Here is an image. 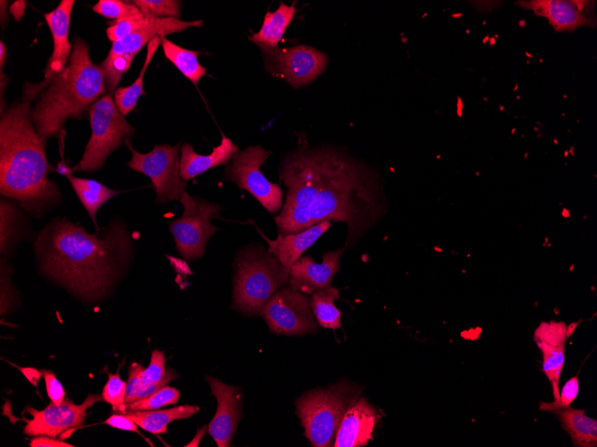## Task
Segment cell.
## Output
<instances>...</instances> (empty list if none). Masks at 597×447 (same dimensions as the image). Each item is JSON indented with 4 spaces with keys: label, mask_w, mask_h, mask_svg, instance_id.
Listing matches in <instances>:
<instances>
[{
    "label": "cell",
    "mask_w": 597,
    "mask_h": 447,
    "mask_svg": "<svg viewBox=\"0 0 597 447\" xmlns=\"http://www.w3.org/2000/svg\"><path fill=\"white\" fill-rule=\"evenodd\" d=\"M579 393L578 375L570 377L559 389V399L558 401L540 403L539 409L542 411L553 412L559 409H564L571 405Z\"/></svg>",
    "instance_id": "36"
},
{
    "label": "cell",
    "mask_w": 597,
    "mask_h": 447,
    "mask_svg": "<svg viewBox=\"0 0 597 447\" xmlns=\"http://www.w3.org/2000/svg\"><path fill=\"white\" fill-rule=\"evenodd\" d=\"M21 207L12 199L0 201V251L7 254L22 237L28 235L29 223Z\"/></svg>",
    "instance_id": "25"
},
{
    "label": "cell",
    "mask_w": 597,
    "mask_h": 447,
    "mask_svg": "<svg viewBox=\"0 0 597 447\" xmlns=\"http://www.w3.org/2000/svg\"><path fill=\"white\" fill-rule=\"evenodd\" d=\"M161 46L165 57L189 80L198 87L206 76V68L198 62L200 52L183 48L165 37H162Z\"/></svg>",
    "instance_id": "28"
},
{
    "label": "cell",
    "mask_w": 597,
    "mask_h": 447,
    "mask_svg": "<svg viewBox=\"0 0 597 447\" xmlns=\"http://www.w3.org/2000/svg\"><path fill=\"white\" fill-rule=\"evenodd\" d=\"M221 135V143L214 147L209 154L202 155L197 153L193 149V145L189 143L181 145L180 175L184 181L187 182L212 168L227 165L239 153L238 145L223 132Z\"/></svg>",
    "instance_id": "22"
},
{
    "label": "cell",
    "mask_w": 597,
    "mask_h": 447,
    "mask_svg": "<svg viewBox=\"0 0 597 447\" xmlns=\"http://www.w3.org/2000/svg\"><path fill=\"white\" fill-rule=\"evenodd\" d=\"M153 19L139 14L121 21H113L106 29V36L112 43H114L147 26Z\"/></svg>",
    "instance_id": "34"
},
{
    "label": "cell",
    "mask_w": 597,
    "mask_h": 447,
    "mask_svg": "<svg viewBox=\"0 0 597 447\" xmlns=\"http://www.w3.org/2000/svg\"><path fill=\"white\" fill-rule=\"evenodd\" d=\"M124 144L131 152L127 166L151 179L156 195L155 203L179 201L187 185L180 175V144L157 145L146 153L135 150L129 138L124 140Z\"/></svg>",
    "instance_id": "9"
},
{
    "label": "cell",
    "mask_w": 597,
    "mask_h": 447,
    "mask_svg": "<svg viewBox=\"0 0 597 447\" xmlns=\"http://www.w3.org/2000/svg\"><path fill=\"white\" fill-rule=\"evenodd\" d=\"M24 9H25V2L18 1L15 2V4H13L11 6V12L15 16L17 20H19L24 13Z\"/></svg>",
    "instance_id": "44"
},
{
    "label": "cell",
    "mask_w": 597,
    "mask_h": 447,
    "mask_svg": "<svg viewBox=\"0 0 597 447\" xmlns=\"http://www.w3.org/2000/svg\"><path fill=\"white\" fill-rule=\"evenodd\" d=\"M161 39L162 37L157 36L147 44L145 62L136 80L131 85L118 87L114 92L115 103L123 116L134 110L140 95H146L143 87L144 76L158 46H161Z\"/></svg>",
    "instance_id": "29"
},
{
    "label": "cell",
    "mask_w": 597,
    "mask_h": 447,
    "mask_svg": "<svg viewBox=\"0 0 597 447\" xmlns=\"http://www.w3.org/2000/svg\"><path fill=\"white\" fill-rule=\"evenodd\" d=\"M296 12L295 3L287 5L282 2L274 12H267L260 29L248 37V40L257 45L260 49L277 47L287 27Z\"/></svg>",
    "instance_id": "26"
},
{
    "label": "cell",
    "mask_w": 597,
    "mask_h": 447,
    "mask_svg": "<svg viewBox=\"0 0 597 447\" xmlns=\"http://www.w3.org/2000/svg\"><path fill=\"white\" fill-rule=\"evenodd\" d=\"M61 173L67 178L77 197L88 213L95 228L98 229L100 228L97 221L98 210L110 199L122 192L114 190L94 179L73 177L66 167L63 168Z\"/></svg>",
    "instance_id": "23"
},
{
    "label": "cell",
    "mask_w": 597,
    "mask_h": 447,
    "mask_svg": "<svg viewBox=\"0 0 597 447\" xmlns=\"http://www.w3.org/2000/svg\"><path fill=\"white\" fill-rule=\"evenodd\" d=\"M74 4V0H62L56 8L44 14L53 37V52L44 70V79L39 83L27 82L24 85L23 97L25 101L29 102L34 99L66 68L67 62L71 54L69 29Z\"/></svg>",
    "instance_id": "14"
},
{
    "label": "cell",
    "mask_w": 597,
    "mask_h": 447,
    "mask_svg": "<svg viewBox=\"0 0 597 447\" xmlns=\"http://www.w3.org/2000/svg\"><path fill=\"white\" fill-rule=\"evenodd\" d=\"M361 392L357 385L341 380L326 388L308 391L296 401V413L313 446H333L344 414Z\"/></svg>",
    "instance_id": "6"
},
{
    "label": "cell",
    "mask_w": 597,
    "mask_h": 447,
    "mask_svg": "<svg viewBox=\"0 0 597 447\" xmlns=\"http://www.w3.org/2000/svg\"><path fill=\"white\" fill-rule=\"evenodd\" d=\"M91 136L80 161L71 171L100 170L108 155L121 147L135 128L125 120L110 94L102 95L88 109Z\"/></svg>",
    "instance_id": "7"
},
{
    "label": "cell",
    "mask_w": 597,
    "mask_h": 447,
    "mask_svg": "<svg viewBox=\"0 0 597 447\" xmlns=\"http://www.w3.org/2000/svg\"><path fill=\"white\" fill-rule=\"evenodd\" d=\"M7 58V50L6 46L3 43V41L0 42V65H1V70L4 67V62H6Z\"/></svg>",
    "instance_id": "46"
},
{
    "label": "cell",
    "mask_w": 597,
    "mask_h": 447,
    "mask_svg": "<svg viewBox=\"0 0 597 447\" xmlns=\"http://www.w3.org/2000/svg\"><path fill=\"white\" fill-rule=\"evenodd\" d=\"M331 220H324L300 232L280 234L270 240L256 227L258 233L268 244V252L288 269L300 258L301 254L313 245L331 227Z\"/></svg>",
    "instance_id": "21"
},
{
    "label": "cell",
    "mask_w": 597,
    "mask_h": 447,
    "mask_svg": "<svg viewBox=\"0 0 597 447\" xmlns=\"http://www.w3.org/2000/svg\"><path fill=\"white\" fill-rule=\"evenodd\" d=\"M6 265L1 263V313H8L14 305V293Z\"/></svg>",
    "instance_id": "39"
},
{
    "label": "cell",
    "mask_w": 597,
    "mask_h": 447,
    "mask_svg": "<svg viewBox=\"0 0 597 447\" xmlns=\"http://www.w3.org/2000/svg\"><path fill=\"white\" fill-rule=\"evenodd\" d=\"M212 393L217 400L214 417L208 426V433L217 446H230L237 426L242 416V394L240 391L223 381L206 377Z\"/></svg>",
    "instance_id": "18"
},
{
    "label": "cell",
    "mask_w": 597,
    "mask_h": 447,
    "mask_svg": "<svg viewBox=\"0 0 597 447\" xmlns=\"http://www.w3.org/2000/svg\"><path fill=\"white\" fill-rule=\"evenodd\" d=\"M19 369L22 372L25 377L35 386H37L38 382L42 376V371H38L36 368H20Z\"/></svg>",
    "instance_id": "43"
},
{
    "label": "cell",
    "mask_w": 597,
    "mask_h": 447,
    "mask_svg": "<svg viewBox=\"0 0 597 447\" xmlns=\"http://www.w3.org/2000/svg\"><path fill=\"white\" fill-rule=\"evenodd\" d=\"M199 410L198 406L182 405L166 410H134L122 411L130 418L137 426L142 429L154 434H165L167 425L178 419L189 418Z\"/></svg>",
    "instance_id": "27"
},
{
    "label": "cell",
    "mask_w": 597,
    "mask_h": 447,
    "mask_svg": "<svg viewBox=\"0 0 597 447\" xmlns=\"http://www.w3.org/2000/svg\"><path fill=\"white\" fill-rule=\"evenodd\" d=\"M260 314L270 331L277 335H301L318 330L309 298L291 287L278 290Z\"/></svg>",
    "instance_id": "13"
},
{
    "label": "cell",
    "mask_w": 597,
    "mask_h": 447,
    "mask_svg": "<svg viewBox=\"0 0 597 447\" xmlns=\"http://www.w3.org/2000/svg\"><path fill=\"white\" fill-rule=\"evenodd\" d=\"M31 447H73L74 445L65 443L62 440H56L51 436H39L31 439L29 443Z\"/></svg>",
    "instance_id": "42"
},
{
    "label": "cell",
    "mask_w": 597,
    "mask_h": 447,
    "mask_svg": "<svg viewBox=\"0 0 597 447\" xmlns=\"http://www.w3.org/2000/svg\"><path fill=\"white\" fill-rule=\"evenodd\" d=\"M272 154L260 145H250L239 152L226 165L225 178L247 190L269 212L274 213L283 204L281 186L268 180L260 167Z\"/></svg>",
    "instance_id": "11"
},
{
    "label": "cell",
    "mask_w": 597,
    "mask_h": 447,
    "mask_svg": "<svg viewBox=\"0 0 597 447\" xmlns=\"http://www.w3.org/2000/svg\"><path fill=\"white\" fill-rule=\"evenodd\" d=\"M179 202L183 205V213L171 221L169 229L178 252L186 260H197L204 254L207 242L218 230L211 220L220 218L218 212L223 207L186 191Z\"/></svg>",
    "instance_id": "8"
},
{
    "label": "cell",
    "mask_w": 597,
    "mask_h": 447,
    "mask_svg": "<svg viewBox=\"0 0 597 447\" xmlns=\"http://www.w3.org/2000/svg\"><path fill=\"white\" fill-rule=\"evenodd\" d=\"M46 141L33 125L28 101L17 102L1 114L0 193L36 218L62 199L57 185L48 178L55 170L46 156Z\"/></svg>",
    "instance_id": "3"
},
{
    "label": "cell",
    "mask_w": 597,
    "mask_h": 447,
    "mask_svg": "<svg viewBox=\"0 0 597 447\" xmlns=\"http://www.w3.org/2000/svg\"><path fill=\"white\" fill-rule=\"evenodd\" d=\"M203 21H181L176 18H154L147 26L134 31L122 40L112 44L111 49L100 64L103 70L106 89L113 93L117 88L122 75L140 51L156 37L181 32L190 27H200Z\"/></svg>",
    "instance_id": "10"
},
{
    "label": "cell",
    "mask_w": 597,
    "mask_h": 447,
    "mask_svg": "<svg viewBox=\"0 0 597 447\" xmlns=\"http://www.w3.org/2000/svg\"><path fill=\"white\" fill-rule=\"evenodd\" d=\"M179 398V390L174 387L164 385L146 397L125 404L123 410L119 412L157 410L166 405L176 404Z\"/></svg>",
    "instance_id": "31"
},
{
    "label": "cell",
    "mask_w": 597,
    "mask_h": 447,
    "mask_svg": "<svg viewBox=\"0 0 597 447\" xmlns=\"http://www.w3.org/2000/svg\"><path fill=\"white\" fill-rule=\"evenodd\" d=\"M1 23L4 25V23H7L8 21V16H7V1H1Z\"/></svg>",
    "instance_id": "45"
},
{
    "label": "cell",
    "mask_w": 597,
    "mask_h": 447,
    "mask_svg": "<svg viewBox=\"0 0 597 447\" xmlns=\"http://www.w3.org/2000/svg\"><path fill=\"white\" fill-rule=\"evenodd\" d=\"M577 323L567 326L564 322H542L534 330V341L542 356V372L552 387L553 401L559 399V380L565 362V348L568 338Z\"/></svg>",
    "instance_id": "17"
},
{
    "label": "cell",
    "mask_w": 597,
    "mask_h": 447,
    "mask_svg": "<svg viewBox=\"0 0 597 447\" xmlns=\"http://www.w3.org/2000/svg\"><path fill=\"white\" fill-rule=\"evenodd\" d=\"M144 367L139 363H132L129 367V377L126 386L125 404L140 398V394L147 385L141 380V372Z\"/></svg>",
    "instance_id": "38"
},
{
    "label": "cell",
    "mask_w": 597,
    "mask_h": 447,
    "mask_svg": "<svg viewBox=\"0 0 597 447\" xmlns=\"http://www.w3.org/2000/svg\"><path fill=\"white\" fill-rule=\"evenodd\" d=\"M42 376L45 379L46 393L51 401L59 405L65 398L63 386L50 370H42Z\"/></svg>",
    "instance_id": "40"
},
{
    "label": "cell",
    "mask_w": 597,
    "mask_h": 447,
    "mask_svg": "<svg viewBox=\"0 0 597 447\" xmlns=\"http://www.w3.org/2000/svg\"><path fill=\"white\" fill-rule=\"evenodd\" d=\"M127 384L118 374H109L102 392L103 400L110 403L114 413L123 410Z\"/></svg>",
    "instance_id": "35"
},
{
    "label": "cell",
    "mask_w": 597,
    "mask_h": 447,
    "mask_svg": "<svg viewBox=\"0 0 597 447\" xmlns=\"http://www.w3.org/2000/svg\"><path fill=\"white\" fill-rule=\"evenodd\" d=\"M265 70L285 79L293 88L304 87L325 70L329 59L317 49L299 45L261 49Z\"/></svg>",
    "instance_id": "12"
},
{
    "label": "cell",
    "mask_w": 597,
    "mask_h": 447,
    "mask_svg": "<svg viewBox=\"0 0 597 447\" xmlns=\"http://www.w3.org/2000/svg\"><path fill=\"white\" fill-rule=\"evenodd\" d=\"M92 9L97 14L114 20V21H121L141 14L138 7L131 1L99 0Z\"/></svg>",
    "instance_id": "33"
},
{
    "label": "cell",
    "mask_w": 597,
    "mask_h": 447,
    "mask_svg": "<svg viewBox=\"0 0 597 447\" xmlns=\"http://www.w3.org/2000/svg\"><path fill=\"white\" fill-rule=\"evenodd\" d=\"M165 357L163 352L154 350L151 353L149 365L141 372V380L149 385L161 380L166 373Z\"/></svg>",
    "instance_id": "37"
},
{
    "label": "cell",
    "mask_w": 597,
    "mask_h": 447,
    "mask_svg": "<svg viewBox=\"0 0 597 447\" xmlns=\"http://www.w3.org/2000/svg\"><path fill=\"white\" fill-rule=\"evenodd\" d=\"M105 424L122 430L138 432L137 424L128 416L122 413H114L106 420Z\"/></svg>",
    "instance_id": "41"
},
{
    "label": "cell",
    "mask_w": 597,
    "mask_h": 447,
    "mask_svg": "<svg viewBox=\"0 0 597 447\" xmlns=\"http://www.w3.org/2000/svg\"><path fill=\"white\" fill-rule=\"evenodd\" d=\"M106 90L103 70L89 55V46L75 38L68 65L41 94L31 120L46 140L59 137L69 119H80Z\"/></svg>",
    "instance_id": "4"
},
{
    "label": "cell",
    "mask_w": 597,
    "mask_h": 447,
    "mask_svg": "<svg viewBox=\"0 0 597 447\" xmlns=\"http://www.w3.org/2000/svg\"><path fill=\"white\" fill-rule=\"evenodd\" d=\"M344 251L345 248H339L324 252L322 263H316L309 255L300 257L290 270V287L312 294L318 289L329 286L340 269V259Z\"/></svg>",
    "instance_id": "19"
},
{
    "label": "cell",
    "mask_w": 597,
    "mask_h": 447,
    "mask_svg": "<svg viewBox=\"0 0 597 447\" xmlns=\"http://www.w3.org/2000/svg\"><path fill=\"white\" fill-rule=\"evenodd\" d=\"M560 421L561 427L569 435L574 446H597V421L585 415V410L570 406L552 412Z\"/></svg>",
    "instance_id": "24"
},
{
    "label": "cell",
    "mask_w": 597,
    "mask_h": 447,
    "mask_svg": "<svg viewBox=\"0 0 597 447\" xmlns=\"http://www.w3.org/2000/svg\"><path fill=\"white\" fill-rule=\"evenodd\" d=\"M132 243L126 223L115 218L88 233L79 222L55 218L37 235L40 272L85 302H96L125 270Z\"/></svg>",
    "instance_id": "2"
},
{
    "label": "cell",
    "mask_w": 597,
    "mask_h": 447,
    "mask_svg": "<svg viewBox=\"0 0 597 447\" xmlns=\"http://www.w3.org/2000/svg\"><path fill=\"white\" fill-rule=\"evenodd\" d=\"M103 400L99 394H88L80 405L64 398L59 405L50 402L44 410L27 407L32 418L27 419L24 434L28 435H46L56 437L69 428L82 425L88 416L87 410Z\"/></svg>",
    "instance_id": "15"
},
{
    "label": "cell",
    "mask_w": 597,
    "mask_h": 447,
    "mask_svg": "<svg viewBox=\"0 0 597 447\" xmlns=\"http://www.w3.org/2000/svg\"><path fill=\"white\" fill-rule=\"evenodd\" d=\"M142 15L149 18H181V2L177 0H134Z\"/></svg>",
    "instance_id": "32"
},
{
    "label": "cell",
    "mask_w": 597,
    "mask_h": 447,
    "mask_svg": "<svg viewBox=\"0 0 597 447\" xmlns=\"http://www.w3.org/2000/svg\"><path fill=\"white\" fill-rule=\"evenodd\" d=\"M379 420L376 409L365 397L359 398L344 414L339 426L334 447H360L372 440Z\"/></svg>",
    "instance_id": "20"
},
{
    "label": "cell",
    "mask_w": 597,
    "mask_h": 447,
    "mask_svg": "<svg viewBox=\"0 0 597 447\" xmlns=\"http://www.w3.org/2000/svg\"><path fill=\"white\" fill-rule=\"evenodd\" d=\"M234 266L233 308L250 316L259 315L269 299L290 279V269L259 245L241 250Z\"/></svg>",
    "instance_id": "5"
},
{
    "label": "cell",
    "mask_w": 597,
    "mask_h": 447,
    "mask_svg": "<svg viewBox=\"0 0 597 447\" xmlns=\"http://www.w3.org/2000/svg\"><path fill=\"white\" fill-rule=\"evenodd\" d=\"M280 177L287 188L274 221L280 234L300 232L324 220L347 225L345 247L353 245L386 212L377 174L364 162L327 146H312L299 137L284 154Z\"/></svg>",
    "instance_id": "1"
},
{
    "label": "cell",
    "mask_w": 597,
    "mask_h": 447,
    "mask_svg": "<svg viewBox=\"0 0 597 447\" xmlns=\"http://www.w3.org/2000/svg\"><path fill=\"white\" fill-rule=\"evenodd\" d=\"M517 5L545 18L556 32H573L576 29L596 26L595 2L584 0L517 1Z\"/></svg>",
    "instance_id": "16"
},
{
    "label": "cell",
    "mask_w": 597,
    "mask_h": 447,
    "mask_svg": "<svg viewBox=\"0 0 597 447\" xmlns=\"http://www.w3.org/2000/svg\"><path fill=\"white\" fill-rule=\"evenodd\" d=\"M340 290L326 286L312 294L311 309L318 324L324 328L336 330L341 327V313L334 302L340 299Z\"/></svg>",
    "instance_id": "30"
}]
</instances>
